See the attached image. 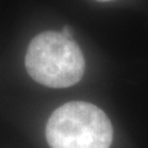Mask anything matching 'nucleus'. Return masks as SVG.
Instances as JSON below:
<instances>
[{
	"label": "nucleus",
	"mask_w": 148,
	"mask_h": 148,
	"mask_svg": "<svg viewBox=\"0 0 148 148\" xmlns=\"http://www.w3.org/2000/svg\"><path fill=\"white\" fill-rule=\"evenodd\" d=\"M35 82L49 88H68L82 79L85 61L73 38L62 32L45 31L32 38L25 58Z\"/></svg>",
	"instance_id": "f257e3e1"
},
{
	"label": "nucleus",
	"mask_w": 148,
	"mask_h": 148,
	"mask_svg": "<svg viewBox=\"0 0 148 148\" xmlns=\"http://www.w3.org/2000/svg\"><path fill=\"white\" fill-rule=\"evenodd\" d=\"M112 125L98 106L71 101L53 111L46 127L51 148H110Z\"/></svg>",
	"instance_id": "f03ea898"
},
{
	"label": "nucleus",
	"mask_w": 148,
	"mask_h": 148,
	"mask_svg": "<svg viewBox=\"0 0 148 148\" xmlns=\"http://www.w3.org/2000/svg\"><path fill=\"white\" fill-rule=\"evenodd\" d=\"M62 34L66 36V37H68V38H73V34H72V30H71V27H68V26H66V27H63V30H62Z\"/></svg>",
	"instance_id": "7ed1b4c3"
},
{
	"label": "nucleus",
	"mask_w": 148,
	"mask_h": 148,
	"mask_svg": "<svg viewBox=\"0 0 148 148\" xmlns=\"http://www.w3.org/2000/svg\"><path fill=\"white\" fill-rule=\"evenodd\" d=\"M98 1H111V0H98Z\"/></svg>",
	"instance_id": "20e7f679"
}]
</instances>
